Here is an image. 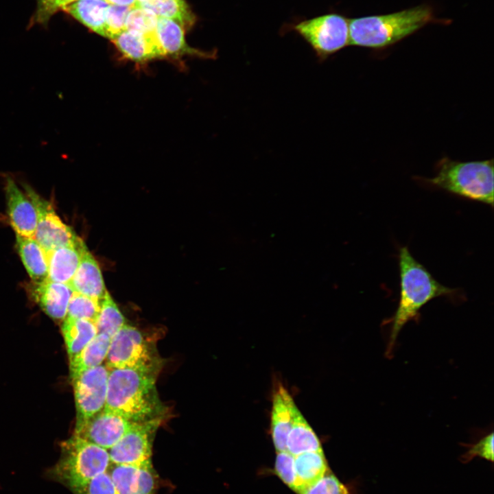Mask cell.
Wrapping results in <instances>:
<instances>
[{
    "mask_svg": "<svg viewBox=\"0 0 494 494\" xmlns=\"http://www.w3.org/2000/svg\"><path fill=\"white\" fill-rule=\"evenodd\" d=\"M111 338L106 335L97 336L78 353L69 358L71 379L105 361Z\"/></svg>",
    "mask_w": 494,
    "mask_h": 494,
    "instance_id": "21",
    "label": "cell"
},
{
    "mask_svg": "<svg viewBox=\"0 0 494 494\" xmlns=\"http://www.w3.org/2000/svg\"><path fill=\"white\" fill-rule=\"evenodd\" d=\"M158 17L150 10L134 6L128 12L125 22V30L143 34H156Z\"/></svg>",
    "mask_w": 494,
    "mask_h": 494,
    "instance_id": "28",
    "label": "cell"
},
{
    "mask_svg": "<svg viewBox=\"0 0 494 494\" xmlns=\"http://www.w3.org/2000/svg\"><path fill=\"white\" fill-rule=\"evenodd\" d=\"M270 434L277 452L287 451V440L298 409L291 395L282 384L272 393Z\"/></svg>",
    "mask_w": 494,
    "mask_h": 494,
    "instance_id": "13",
    "label": "cell"
},
{
    "mask_svg": "<svg viewBox=\"0 0 494 494\" xmlns=\"http://www.w3.org/2000/svg\"><path fill=\"white\" fill-rule=\"evenodd\" d=\"M468 446L469 450L462 456V462H468L475 456L493 461V432L487 434L477 443Z\"/></svg>",
    "mask_w": 494,
    "mask_h": 494,
    "instance_id": "35",
    "label": "cell"
},
{
    "mask_svg": "<svg viewBox=\"0 0 494 494\" xmlns=\"http://www.w3.org/2000/svg\"><path fill=\"white\" fill-rule=\"evenodd\" d=\"M108 5L105 0H76L62 10L95 33L105 37L104 15Z\"/></svg>",
    "mask_w": 494,
    "mask_h": 494,
    "instance_id": "22",
    "label": "cell"
},
{
    "mask_svg": "<svg viewBox=\"0 0 494 494\" xmlns=\"http://www.w3.org/2000/svg\"><path fill=\"white\" fill-rule=\"evenodd\" d=\"M493 161H457L441 159L431 186L457 196L493 207Z\"/></svg>",
    "mask_w": 494,
    "mask_h": 494,
    "instance_id": "4",
    "label": "cell"
},
{
    "mask_svg": "<svg viewBox=\"0 0 494 494\" xmlns=\"http://www.w3.org/2000/svg\"><path fill=\"white\" fill-rule=\"evenodd\" d=\"M434 21L439 20L435 17L433 8L427 4L386 14L349 19V45L386 48Z\"/></svg>",
    "mask_w": 494,
    "mask_h": 494,
    "instance_id": "3",
    "label": "cell"
},
{
    "mask_svg": "<svg viewBox=\"0 0 494 494\" xmlns=\"http://www.w3.org/2000/svg\"><path fill=\"white\" fill-rule=\"evenodd\" d=\"M16 248L32 282L41 283L47 280V253L36 240L34 237L16 235Z\"/></svg>",
    "mask_w": 494,
    "mask_h": 494,
    "instance_id": "20",
    "label": "cell"
},
{
    "mask_svg": "<svg viewBox=\"0 0 494 494\" xmlns=\"http://www.w3.org/2000/svg\"><path fill=\"white\" fill-rule=\"evenodd\" d=\"M108 368L102 364L72 379L78 427L104 409L107 395Z\"/></svg>",
    "mask_w": 494,
    "mask_h": 494,
    "instance_id": "8",
    "label": "cell"
},
{
    "mask_svg": "<svg viewBox=\"0 0 494 494\" xmlns=\"http://www.w3.org/2000/svg\"><path fill=\"white\" fill-rule=\"evenodd\" d=\"M7 212L10 224L17 235L34 237L37 225V214L32 201L7 176L5 183Z\"/></svg>",
    "mask_w": 494,
    "mask_h": 494,
    "instance_id": "12",
    "label": "cell"
},
{
    "mask_svg": "<svg viewBox=\"0 0 494 494\" xmlns=\"http://www.w3.org/2000/svg\"><path fill=\"white\" fill-rule=\"evenodd\" d=\"M399 270L400 295L397 308L388 322L390 331L386 350V356L391 357L397 339L403 326L417 319L419 311L434 298L446 296L456 298L459 290L439 283L430 271L410 253L407 246L399 249Z\"/></svg>",
    "mask_w": 494,
    "mask_h": 494,
    "instance_id": "1",
    "label": "cell"
},
{
    "mask_svg": "<svg viewBox=\"0 0 494 494\" xmlns=\"http://www.w3.org/2000/svg\"><path fill=\"white\" fill-rule=\"evenodd\" d=\"M322 451L320 440L298 409L287 440V451L294 456L307 451Z\"/></svg>",
    "mask_w": 494,
    "mask_h": 494,
    "instance_id": "23",
    "label": "cell"
},
{
    "mask_svg": "<svg viewBox=\"0 0 494 494\" xmlns=\"http://www.w3.org/2000/svg\"><path fill=\"white\" fill-rule=\"evenodd\" d=\"M156 36L163 57L177 58L188 54L207 58L213 56V54L190 47L185 41V29L174 21L158 18Z\"/></svg>",
    "mask_w": 494,
    "mask_h": 494,
    "instance_id": "17",
    "label": "cell"
},
{
    "mask_svg": "<svg viewBox=\"0 0 494 494\" xmlns=\"http://www.w3.org/2000/svg\"><path fill=\"white\" fill-rule=\"evenodd\" d=\"M164 419L134 423L108 451L113 464L141 465L151 462L154 436Z\"/></svg>",
    "mask_w": 494,
    "mask_h": 494,
    "instance_id": "9",
    "label": "cell"
},
{
    "mask_svg": "<svg viewBox=\"0 0 494 494\" xmlns=\"http://www.w3.org/2000/svg\"><path fill=\"white\" fill-rule=\"evenodd\" d=\"M106 366L159 373L162 362L156 347L137 328L126 324L110 340Z\"/></svg>",
    "mask_w": 494,
    "mask_h": 494,
    "instance_id": "7",
    "label": "cell"
},
{
    "mask_svg": "<svg viewBox=\"0 0 494 494\" xmlns=\"http://www.w3.org/2000/svg\"><path fill=\"white\" fill-rule=\"evenodd\" d=\"M76 0H37V6L33 22L47 24L51 17L58 11Z\"/></svg>",
    "mask_w": 494,
    "mask_h": 494,
    "instance_id": "34",
    "label": "cell"
},
{
    "mask_svg": "<svg viewBox=\"0 0 494 494\" xmlns=\"http://www.w3.org/2000/svg\"><path fill=\"white\" fill-rule=\"evenodd\" d=\"M109 4H113L117 5L123 6H134L136 4V0H105Z\"/></svg>",
    "mask_w": 494,
    "mask_h": 494,
    "instance_id": "36",
    "label": "cell"
},
{
    "mask_svg": "<svg viewBox=\"0 0 494 494\" xmlns=\"http://www.w3.org/2000/svg\"><path fill=\"white\" fill-rule=\"evenodd\" d=\"M274 469L281 480L298 494H303L304 490L301 485L295 470L294 456L287 451L277 452Z\"/></svg>",
    "mask_w": 494,
    "mask_h": 494,
    "instance_id": "30",
    "label": "cell"
},
{
    "mask_svg": "<svg viewBox=\"0 0 494 494\" xmlns=\"http://www.w3.org/2000/svg\"><path fill=\"white\" fill-rule=\"evenodd\" d=\"M132 8V6L108 5L104 15L106 38L111 40L125 30L126 19Z\"/></svg>",
    "mask_w": 494,
    "mask_h": 494,
    "instance_id": "31",
    "label": "cell"
},
{
    "mask_svg": "<svg viewBox=\"0 0 494 494\" xmlns=\"http://www.w3.org/2000/svg\"><path fill=\"white\" fill-rule=\"evenodd\" d=\"M111 41L125 58L137 63L163 57L156 34L143 35L124 30Z\"/></svg>",
    "mask_w": 494,
    "mask_h": 494,
    "instance_id": "18",
    "label": "cell"
},
{
    "mask_svg": "<svg viewBox=\"0 0 494 494\" xmlns=\"http://www.w3.org/2000/svg\"><path fill=\"white\" fill-rule=\"evenodd\" d=\"M108 472L119 494H154L152 462L141 465L113 464Z\"/></svg>",
    "mask_w": 494,
    "mask_h": 494,
    "instance_id": "14",
    "label": "cell"
},
{
    "mask_svg": "<svg viewBox=\"0 0 494 494\" xmlns=\"http://www.w3.org/2000/svg\"><path fill=\"white\" fill-rule=\"evenodd\" d=\"M30 292L34 301L49 316L56 320L65 318L73 292L68 283L49 280L41 283L33 282Z\"/></svg>",
    "mask_w": 494,
    "mask_h": 494,
    "instance_id": "15",
    "label": "cell"
},
{
    "mask_svg": "<svg viewBox=\"0 0 494 494\" xmlns=\"http://www.w3.org/2000/svg\"><path fill=\"white\" fill-rule=\"evenodd\" d=\"M61 330L69 358L78 353L97 334L95 322L69 317L64 319Z\"/></svg>",
    "mask_w": 494,
    "mask_h": 494,
    "instance_id": "24",
    "label": "cell"
},
{
    "mask_svg": "<svg viewBox=\"0 0 494 494\" xmlns=\"http://www.w3.org/2000/svg\"><path fill=\"white\" fill-rule=\"evenodd\" d=\"M99 307V301L73 292L69 303L66 317L86 319L95 322Z\"/></svg>",
    "mask_w": 494,
    "mask_h": 494,
    "instance_id": "29",
    "label": "cell"
},
{
    "mask_svg": "<svg viewBox=\"0 0 494 494\" xmlns=\"http://www.w3.org/2000/svg\"><path fill=\"white\" fill-rule=\"evenodd\" d=\"M303 494H351L330 469Z\"/></svg>",
    "mask_w": 494,
    "mask_h": 494,
    "instance_id": "32",
    "label": "cell"
},
{
    "mask_svg": "<svg viewBox=\"0 0 494 494\" xmlns=\"http://www.w3.org/2000/svg\"><path fill=\"white\" fill-rule=\"evenodd\" d=\"M294 467L304 492L329 469L322 451H307L294 456Z\"/></svg>",
    "mask_w": 494,
    "mask_h": 494,
    "instance_id": "26",
    "label": "cell"
},
{
    "mask_svg": "<svg viewBox=\"0 0 494 494\" xmlns=\"http://www.w3.org/2000/svg\"><path fill=\"white\" fill-rule=\"evenodd\" d=\"M60 458L47 472L48 477L71 491L108 471V451L77 435L61 443Z\"/></svg>",
    "mask_w": 494,
    "mask_h": 494,
    "instance_id": "5",
    "label": "cell"
},
{
    "mask_svg": "<svg viewBox=\"0 0 494 494\" xmlns=\"http://www.w3.org/2000/svg\"><path fill=\"white\" fill-rule=\"evenodd\" d=\"M88 248L79 237L75 242L46 252L48 264L47 280L69 283Z\"/></svg>",
    "mask_w": 494,
    "mask_h": 494,
    "instance_id": "16",
    "label": "cell"
},
{
    "mask_svg": "<svg viewBox=\"0 0 494 494\" xmlns=\"http://www.w3.org/2000/svg\"><path fill=\"white\" fill-rule=\"evenodd\" d=\"M68 284L73 292L99 302L108 292L98 263L88 249L83 253L78 268Z\"/></svg>",
    "mask_w": 494,
    "mask_h": 494,
    "instance_id": "19",
    "label": "cell"
},
{
    "mask_svg": "<svg viewBox=\"0 0 494 494\" xmlns=\"http://www.w3.org/2000/svg\"><path fill=\"white\" fill-rule=\"evenodd\" d=\"M125 325L124 316L107 292L100 301L99 311L95 320L97 333L112 338Z\"/></svg>",
    "mask_w": 494,
    "mask_h": 494,
    "instance_id": "27",
    "label": "cell"
},
{
    "mask_svg": "<svg viewBox=\"0 0 494 494\" xmlns=\"http://www.w3.org/2000/svg\"><path fill=\"white\" fill-rule=\"evenodd\" d=\"M150 10L158 18L178 23L184 29L191 27L196 16L185 0H146L135 5Z\"/></svg>",
    "mask_w": 494,
    "mask_h": 494,
    "instance_id": "25",
    "label": "cell"
},
{
    "mask_svg": "<svg viewBox=\"0 0 494 494\" xmlns=\"http://www.w3.org/2000/svg\"><path fill=\"white\" fill-rule=\"evenodd\" d=\"M158 373L141 369L108 368L104 409L132 423L164 419L165 408L156 387Z\"/></svg>",
    "mask_w": 494,
    "mask_h": 494,
    "instance_id": "2",
    "label": "cell"
},
{
    "mask_svg": "<svg viewBox=\"0 0 494 494\" xmlns=\"http://www.w3.org/2000/svg\"><path fill=\"white\" fill-rule=\"evenodd\" d=\"M24 188L37 214L34 238L46 252L69 244L79 237L70 226L62 222L49 202L30 186L25 185Z\"/></svg>",
    "mask_w": 494,
    "mask_h": 494,
    "instance_id": "10",
    "label": "cell"
},
{
    "mask_svg": "<svg viewBox=\"0 0 494 494\" xmlns=\"http://www.w3.org/2000/svg\"><path fill=\"white\" fill-rule=\"evenodd\" d=\"M146 1V0H136V4H135V5L139 4V3H142V2H144V1Z\"/></svg>",
    "mask_w": 494,
    "mask_h": 494,
    "instance_id": "37",
    "label": "cell"
},
{
    "mask_svg": "<svg viewBox=\"0 0 494 494\" xmlns=\"http://www.w3.org/2000/svg\"><path fill=\"white\" fill-rule=\"evenodd\" d=\"M349 21L340 14L330 12L290 23L283 28L299 35L319 60H325L349 45Z\"/></svg>",
    "mask_w": 494,
    "mask_h": 494,
    "instance_id": "6",
    "label": "cell"
},
{
    "mask_svg": "<svg viewBox=\"0 0 494 494\" xmlns=\"http://www.w3.org/2000/svg\"><path fill=\"white\" fill-rule=\"evenodd\" d=\"M72 492L73 494H119L108 471Z\"/></svg>",
    "mask_w": 494,
    "mask_h": 494,
    "instance_id": "33",
    "label": "cell"
},
{
    "mask_svg": "<svg viewBox=\"0 0 494 494\" xmlns=\"http://www.w3.org/2000/svg\"><path fill=\"white\" fill-rule=\"evenodd\" d=\"M134 424L119 414L103 409L75 427L73 434L109 449Z\"/></svg>",
    "mask_w": 494,
    "mask_h": 494,
    "instance_id": "11",
    "label": "cell"
}]
</instances>
